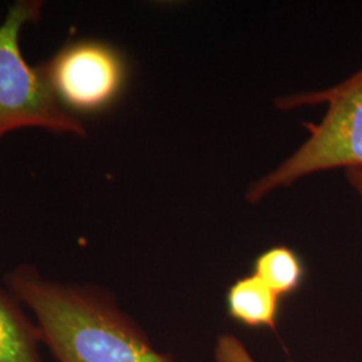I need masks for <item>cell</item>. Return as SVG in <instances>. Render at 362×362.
I'll return each mask as SVG.
<instances>
[{"instance_id":"cell-6","label":"cell","mask_w":362,"mask_h":362,"mask_svg":"<svg viewBox=\"0 0 362 362\" xmlns=\"http://www.w3.org/2000/svg\"><path fill=\"white\" fill-rule=\"evenodd\" d=\"M21 306L10 291L0 287V362H42L38 327Z\"/></svg>"},{"instance_id":"cell-1","label":"cell","mask_w":362,"mask_h":362,"mask_svg":"<svg viewBox=\"0 0 362 362\" xmlns=\"http://www.w3.org/2000/svg\"><path fill=\"white\" fill-rule=\"evenodd\" d=\"M6 284L58 362H172L98 287L50 281L31 266L7 274Z\"/></svg>"},{"instance_id":"cell-3","label":"cell","mask_w":362,"mask_h":362,"mask_svg":"<svg viewBox=\"0 0 362 362\" xmlns=\"http://www.w3.org/2000/svg\"><path fill=\"white\" fill-rule=\"evenodd\" d=\"M42 7L38 0H19L0 21V140L25 128L88 136L82 121L58 103L42 70L28 65L21 50V33L38 21Z\"/></svg>"},{"instance_id":"cell-9","label":"cell","mask_w":362,"mask_h":362,"mask_svg":"<svg viewBox=\"0 0 362 362\" xmlns=\"http://www.w3.org/2000/svg\"><path fill=\"white\" fill-rule=\"evenodd\" d=\"M345 176L346 180L349 181L351 188L360 194L362 199V169H346Z\"/></svg>"},{"instance_id":"cell-8","label":"cell","mask_w":362,"mask_h":362,"mask_svg":"<svg viewBox=\"0 0 362 362\" xmlns=\"http://www.w3.org/2000/svg\"><path fill=\"white\" fill-rule=\"evenodd\" d=\"M215 360L216 362H255L246 346L236 337L230 334L218 338Z\"/></svg>"},{"instance_id":"cell-4","label":"cell","mask_w":362,"mask_h":362,"mask_svg":"<svg viewBox=\"0 0 362 362\" xmlns=\"http://www.w3.org/2000/svg\"><path fill=\"white\" fill-rule=\"evenodd\" d=\"M58 103L74 116L95 113L122 90L125 65L119 54L98 40H78L42 66Z\"/></svg>"},{"instance_id":"cell-2","label":"cell","mask_w":362,"mask_h":362,"mask_svg":"<svg viewBox=\"0 0 362 362\" xmlns=\"http://www.w3.org/2000/svg\"><path fill=\"white\" fill-rule=\"evenodd\" d=\"M320 104L327 105L322 121L305 124L309 139L278 168L250 187L247 192L250 203H258L266 194L311 173L329 169H362V67L330 89L286 95L276 106L288 110Z\"/></svg>"},{"instance_id":"cell-5","label":"cell","mask_w":362,"mask_h":362,"mask_svg":"<svg viewBox=\"0 0 362 362\" xmlns=\"http://www.w3.org/2000/svg\"><path fill=\"white\" fill-rule=\"evenodd\" d=\"M281 299L258 275L239 278L230 286L226 305L233 321L251 329L275 330L281 313Z\"/></svg>"},{"instance_id":"cell-7","label":"cell","mask_w":362,"mask_h":362,"mask_svg":"<svg viewBox=\"0 0 362 362\" xmlns=\"http://www.w3.org/2000/svg\"><path fill=\"white\" fill-rule=\"evenodd\" d=\"M254 274L281 296H290L305 279V264L297 252L286 246H276L262 252L254 263Z\"/></svg>"}]
</instances>
